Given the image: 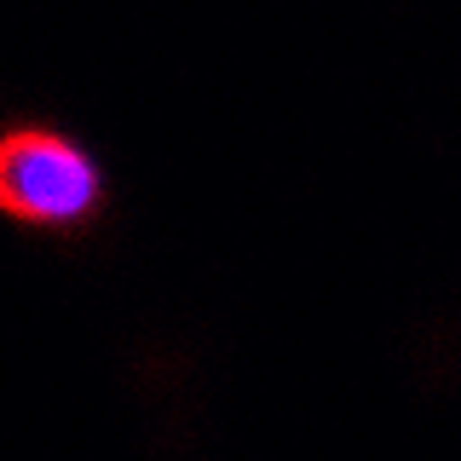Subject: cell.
Wrapping results in <instances>:
<instances>
[{
    "label": "cell",
    "instance_id": "6da1fadb",
    "mask_svg": "<svg viewBox=\"0 0 461 461\" xmlns=\"http://www.w3.org/2000/svg\"><path fill=\"white\" fill-rule=\"evenodd\" d=\"M104 202L93 156L76 150L64 133L47 127H12L0 133V213L18 225H81Z\"/></svg>",
    "mask_w": 461,
    "mask_h": 461
}]
</instances>
